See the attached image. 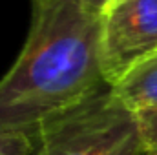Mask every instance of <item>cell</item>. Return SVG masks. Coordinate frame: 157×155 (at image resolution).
Instances as JSON below:
<instances>
[{
  "instance_id": "cell-1",
  "label": "cell",
  "mask_w": 157,
  "mask_h": 155,
  "mask_svg": "<svg viewBox=\"0 0 157 155\" xmlns=\"http://www.w3.org/2000/svg\"><path fill=\"white\" fill-rule=\"evenodd\" d=\"M101 13L77 2L35 6L20 57L0 80V131H33L106 89Z\"/></svg>"
},
{
  "instance_id": "cell-2",
  "label": "cell",
  "mask_w": 157,
  "mask_h": 155,
  "mask_svg": "<svg viewBox=\"0 0 157 155\" xmlns=\"http://www.w3.org/2000/svg\"><path fill=\"white\" fill-rule=\"evenodd\" d=\"M33 155H144L133 112L112 88L99 91L37 131Z\"/></svg>"
},
{
  "instance_id": "cell-3",
  "label": "cell",
  "mask_w": 157,
  "mask_h": 155,
  "mask_svg": "<svg viewBox=\"0 0 157 155\" xmlns=\"http://www.w3.org/2000/svg\"><path fill=\"white\" fill-rule=\"evenodd\" d=\"M101 70L108 88L157 53V0H110L101 11Z\"/></svg>"
},
{
  "instance_id": "cell-4",
  "label": "cell",
  "mask_w": 157,
  "mask_h": 155,
  "mask_svg": "<svg viewBox=\"0 0 157 155\" xmlns=\"http://www.w3.org/2000/svg\"><path fill=\"white\" fill-rule=\"evenodd\" d=\"M112 91L133 113L157 108V53L130 71Z\"/></svg>"
},
{
  "instance_id": "cell-5",
  "label": "cell",
  "mask_w": 157,
  "mask_h": 155,
  "mask_svg": "<svg viewBox=\"0 0 157 155\" xmlns=\"http://www.w3.org/2000/svg\"><path fill=\"white\" fill-rule=\"evenodd\" d=\"M35 150H37V133L0 131V155H33Z\"/></svg>"
},
{
  "instance_id": "cell-6",
  "label": "cell",
  "mask_w": 157,
  "mask_h": 155,
  "mask_svg": "<svg viewBox=\"0 0 157 155\" xmlns=\"http://www.w3.org/2000/svg\"><path fill=\"white\" fill-rule=\"evenodd\" d=\"M133 115L139 126V133H141L143 153L157 155V108L143 110Z\"/></svg>"
},
{
  "instance_id": "cell-7",
  "label": "cell",
  "mask_w": 157,
  "mask_h": 155,
  "mask_svg": "<svg viewBox=\"0 0 157 155\" xmlns=\"http://www.w3.org/2000/svg\"><path fill=\"white\" fill-rule=\"evenodd\" d=\"M33 2H35V6H49V4H57V2H77V4L88 7V9H93V11L101 13L110 0H33Z\"/></svg>"
}]
</instances>
